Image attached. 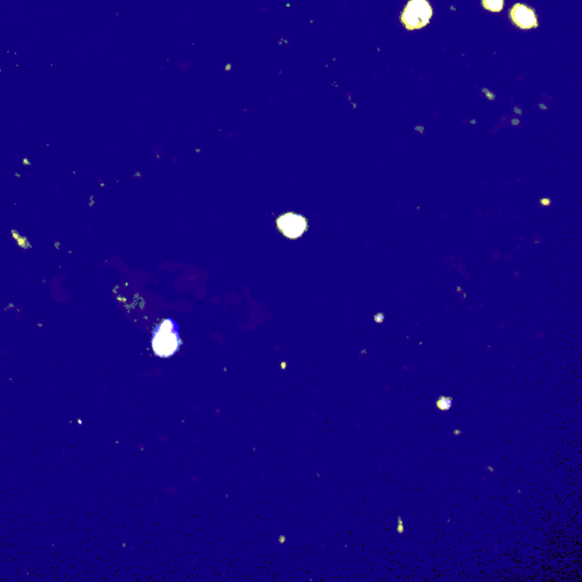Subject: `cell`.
Wrapping results in <instances>:
<instances>
[{
	"label": "cell",
	"mask_w": 582,
	"mask_h": 582,
	"mask_svg": "<svg viewBox=\"0 0 582 582\" xmlns=\"http://www.w3.org/2000/svg\"><path fill=\"white\" fill-rule=\"evenodd\" d=\"M483 7L492 12H500L504 0H483Z\"/></svg>",
	"instance_id": "5b68a950"
},
{
	"label": "cell",
	"mask_w": 582,
	"mask_h": 582,
	"mask_svg": "<svg viewBox=\"0 0 582 582\" xmlns=\"http://www.w3.org/2000/svg\"><path fill=\"white\" fill-rule=\"evenodd\" d=\"M511 19L518 27L522 29H531L538 24L535 12L522 3H516V6L513 7L511 10Z\"/></svg>",
	"instance_id": "277c9868"
},
{
	"label": "cell",
	"mask_w": 582,
	"mask_h": 582,
	"mask_svg": "<svg viewBox=\"0 0 582 582\" xmlns=\"http://www.w3.org/2000/svg\"><path fill=\"white\" fill-rule=\"evenodd\" d=\"M179 326L173 319H165L157 324L151 335V348L156 356L169 359L177 353L181 346Z\"/></svg>",
	"instance_id": "6da1fadb"
},
{
	"label": "cell",
	"mask_w": 582,
	"mask_h": 582,
	"mask_svg": "<svg viewBox=\"0 0 582 582\" xmlns=\"http://www.w3.org/2000/svg\"><path fill=\"white\" fill-rule=\"evenodd\" d=\"M431 15L433 10L426 0H411L404 10L402 21L407 29L414 30L429 23Z\"/></svg>",
	"instance_id": "7a4b0ae2"
},
{
	"label": "cell",
	"mask_w": 582,
	"mask_h": 582,
	"mask_svg": "<svg viewBox=\"0 0 582 582\" xmlns=\"http://www.w3.org/2000/svg\"><path fill=\"white\" fill-rule=\"evenodd\" d=\"M539 203H540V205H542V206L549 207L550 206V205H552V199L546 197V198H542V199L539 200Z\"/></svg>",
	"instance_id": "8992f818"
},
{
	"label": "cell",
	"mask_w": 582,
	"mask_h": 582,
	"mask_svg": "<svg viewBox=\"0 0 582 582\" xmlns=\"http://www.w3.org/2000/svg\"><path fill=\"white\" fill-rule=\"evenodd\" d=\"M374 321H376V323H379V324L380 323H383V321H385V315H383V313L376 314V315H374Z\"/></svg>",
	"instance_id": "52a82bcc"
},
{
	"label": "cell",
	"mask_w": 582,
	"mask_h": 582,
	"mask_svg": "<svg viewBox=\"0 0 582 582\" xmlns=\"http://www.w3.org/2000/svg\"><path fill=\"white\" fill-rule=\"evenodd\" d=\"M276 226L283 236L297 239L303 236L308 228L306 217L297 213H284L276 219Z\"/></svg>",
	"instance_id": "3957f363"
}]
</instances>
